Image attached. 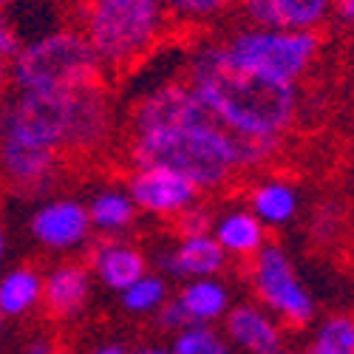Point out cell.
<instances>
[{
	"label": "cell",
	"instance_id": "cell-31",
	"mask_svg": "<svg viewBox=\"0 0 354 354\" xmlns=\"http://www.w3.org/2000/svg\"><path fill=\"white\" fill-rule=\"evenodd\" d=\"M9 80H12V66H6V63H0V97H3V91H6V85H9Z\"/></svg>",
	"mask_w": 354,
	"mask_h": 354
},
{
	"label": "cell",
	"instance_id": "cell-26",
	"mask_svg": "<svg viewBox=\"0 0 354 354\" xmlns=\"http://www.w3.org/2000/svg\"><path fill=\"white\" fill-rule=\"evenodd\" d=\"M213 337H216V332L210 326H204V323H193V326L182 329V335L176 337L173 354H201Z\"/></svg>",
	"mask_w": 354,
	"mask_h": 354
},
{
	"label": "cell",
	"instance_id": "cell-36",
	"mask_svg": "<svg viewBox=\"0 0 354 354\" xmlns=\"http://www.w3.org/2000/svg\"><path fill=\"white\" fill-rule=\"evenodd\" d=\"M0 255H3V232H0Z\"/></svg>",
	"mask_w": 354,
	"mask_h": 354
},
{
	"label": "cell",
	"instance_id": "cell-5",
	"mask_svg": "<svg viewBox=\"0 0 354 354\" xmlns=\"http://www.w3.org/2000/svg\"><path fill=\"white\" fill-rule=\"evenodd\" d=\"M20 91H74L102 80V63L82 35L57 32L20 48L12 66Z\"/></svg>",
	"mask_w": 354,
	"mask_h": 354
},
{
	"label": "cell",
	"instance_id": "cell-1",
	"mask_svg": "<svg viewBox=\"0 0 354 354\" xmlns=\"http://www.w3.org/2000/svg\"><path fill=\"white\" fill-rule=\"evenodd\" d=\"M187 85L218 125L235 136L283 142V136L298 125L301 88L227 66L218 46L204 48L196 57Z\"/></svg>",
	"mask_w": 354,
	"mask_h": 354
},
{
	"label": "cell",
	"instance_id": "cell-38",
	"mask_svg": "<svg viewBox=\"0 0 354 354\" xmlns=\"http://www.w3.org/2000/svg\"><path fill=\"white\" fill-rule=\"evenodd\" d=\"M0 190H3V185H0Z\"/></svg>",
	"mask_w": 354,
	"mask_h": 354
},
{
	"label": "cell",
	"instance_id": "cell-29",
	"mask_svg": "<svg viewBox=\"0 0 354 354\" xmlns=\"http://www.w3.org/2000/svg\"><path fill=\"white\" fill-rule=\"evenodd\" d=\"M335 23H340L343 28H351L354 32V0H335Z\"/></svg>",
	"mask_w": 354,
	"mask_h": 354
},
{
	"label": "cell",
	"instance_id": "cell-13",
	"mask_svg": "<svg viewBox=\"0 0 354 354\" xmlns=\"http://www.w3.org/2000/svg\"><path fill=\"white\" fill-rule=\"evenodd\" d=\"M227 340L244 354H278L286 348V329L261 304H239L227 312Z\"/></svg>",
	"mask_w": 354,
	"mask_h": 354
},
{
	"label": "cell",
	"instance_id": "cell-3",
	"mask_svg": "<svg viewBox=\"0 0 354 354\" xmlns=\"http://www.w3.org/2000/svg\"><path fill=\"white\" fill-rule=\"evenodd\" d=\"M224 63L258 74L263 80L301 85L323 54V37L317 32H278V28L244 26L224 43H218Z\"/></svg>",
	"mask_w": 354,
	"mask_h": 354
},
{
	"label": "cell",
	"instance_id": "cell-9",
	"mask_svg": "<svg viewBox=\"0 0 354 354\" xmlns=\"http://www.w3.org/2000/svg\"><path fill=\"white\" fill-rule=\"evenodd\" d=\"M111 136V102L105 80L71 91V128L60 151L63 159H91Z\"/></svg>",
	"mask_w": 354,
	"mask_h": 354
},
{
	"label": "cell",
	"instance_id": "cell-24",
	"mask_svg": "<svg viewBox=\"0 0 354 354\" xmlns=\"http://www.w3.org/2000/svg\"><path fill=\"white\" fill-rule=\"evenodd\" d=\"M162 9H170L182 20H213L232 9H239L241 0H159Z\"/></svg>",
	"mask_w": 354,
	"mask_h": 354
},
{
	"label": "cell",
	"instance_id": "cell-15",
	"mask_svg": "<svg viewBox=\"0 0 354 354\" xmlns=\"http://www.w3.org/2000/svg\"><path fill=\"white\" fill-rule=\"evenodd\" d=\"M88 227H91V216H88V210L77 201L46 204L32 218L35 235L46 247H54V250H66V247L80 244L88 235Z\"/></svg>",
	"mask_w": 354,
	"mask_h": 354
},
{
	"label": "cell",
	"instance_id": "cell-32",
	"mask_svg": "<svg viewBox=\"0 0 354 354\" xmlns=\"http://www.w3.org/2000/svg\"><path fill=\"white\" fill-rule=\"evenodd\" d=\"M94 354H128L122 346H102V348H97Z\"/></svg>",
	"mask_w": 354,
	"mask_h": 354
},
{
	"label": "cell",
	"instance_id": "cell-16",
	"mask_svg": "<svg viewBox=\"0 0 354 354\" xmlns=\"http://www.w3.org/2000/svg\"><path fill=\"white\" fill-rule=\"evenodd\" d=\"M88 301V267L85 263H63L43 286V315L48 320H68Z\"/></svg>",
	"mask_w": 354,
	"mask_h": 354
},
{
	"label": "cell",
	"instance_id": "cell-10",
	"mask_svg": "<svg viewBox=\"0 0 354 354\" xmlns=\"http://www.w3.org/2000/svg\"><path fill=\"white\" fill-rule=\"evenodd\" d=\"M57 167H60L57 151L0 133V185L3 190L32 196L51 182Z\"/></svg>",
	"mask_w": 354,
	"mask_h": 354
},
{
	"label": "cell",
	"instance_id": "cell-34",
	"mask_svg": "<svg viewBox=\"0 0 354 354\" xmlns=\"http://www.w3.org/2000/svg\"><path fill=\"white\" fill-rule=\"evenodd\" d=\"M278 354H304V351H298V348H289V346H286V348H281Z\"/></svg>",
	"mask_w": 354,
	"mask_h": 354
},
{
	"label": "cell",
	"instance_id": "cell-39",
	"mask_svg": "<svg viewBox=\"0 0 354 354\" xmlns=\"http://www.w3.org/2000/svg\"><path fill=\"white\" fill-rule=\"evenodd\" d=\"M85 3H88V0H85Z\"/></svg>",
	"mask_w": 354,
	"mask_h": 354
},
{
	"label": "cell",
	"instance_id": "cell-4",
	"mask_svg": "<svg viewBox=\"0 0 354 354\" xmlns=\"http://www.w3.org/2000/svg\"><path fill=\"white\" fill-rule=\"evenodd\" d=\"M159 0H88L85 40L97 51L100 63L128 68L151 48L159 35Z\"/></svg>",
	"mask_w": 354,
	"mask_h": 354
},
{
	"label": "cell",
	"instance_id": "cell-21",
	"mask_svg": "<svg viewBox=\"0 0 354 354\" xmlns=\"http://www.w3.org/2000/svg\"><path fill=\"white\" fill-rule=\"evenodd\" d=\"M179 304L187 312L190 323H204V326H207L210 320L224 317L230 312V292L218 281L201 278V281H196V283L182 289Z\"/></svg>",
	"mask_w": 354,
	"mask_h": 354
},
{
	"label": "cell",
	"instance_id": "cell-27",
	"mask_svg": "<svg viewBox=\"0 0 354 354\" xmlns=\"http://www.w3.org/2000/svg\"><path fill=\"white\" fill-rule=\"evenodd\" d=\"M17 54H20V40H17V35H15L12 23H9L3 15H0V63L15 66Z\"/></svg>",
	"mask_w": 354,
	"mask_h": 354
},
{
	"label": "cell",
	"instance_id": "cell-33",
	"mask_svg": "<svg viewBox=\"0 0 354 354\" xmlns=\"http://www.w3.org/2000/svg\"><path fill=\"white\" fill-rule=\"evenodd\" d=\"M139 354H167V351L165 348H142Z\"/></svg>",
	"mask_w": 354,
	"mask_h": 354
},
{
	"label": "cell",
	"instance_id": "cell-23",
	"mask_svg": "<svg viewBox=\"0 0 354 354\" xmlns=\"http://www.w3.org/2000/svg\"><path fill=\"white\" fill-rule=\"evenodd\" d=\"M91 221L102 230H120L125 224H131L133 218V204L131 198H125L122 193H102L94 198L91 204Z\"/></svg>",
	"mask_w": 354,
	"mask_h": 354
},
{
	"label": "cell",
	"instance_id": "cell-18",
	"mask_svg": "<svg viewBox=\"0 0 354 354\" xmlns=\"http://www.w3.org/2000/svg\"><path fill=\"white\" fill-rule=\"evenodd\" d=\"M167 270L182 278H213L224 272L227 252L213 235H193L179 244V250L165 258Z\"/></svg>",
	"mask_w": 354,
	"mask_h": 354
},
{
	"label": "cell",
	"instance_id": "cell-17",
	"mask_svg": "<svg viewBox=\"0 0 354 354\" xmlns=\"http://www.w3.org/2000/svg\"><path fill=\"white\" fill-rule=\"evenodd\" d=\"M213 239L221 244L227 258L241 261L244 267L263 250V244L270 241L267 239V227H263L247 207H235V210L218 216Z\"/></svg>",
	"mask_w": 354,
	"mask_h": 354
},
{
	"label": "cell",
	"instance_id": "cell-6",
	"mask_svg": "<svg viewBox=\"0 0 354 354\" xmlns=\"http://www.w3.org/2000/svg\"><path fill=\"white\" fill-rule=\"evenodd\" d=\"M247 283L261 304L286 332H304L317 320V301L304 283L292 255L278 244L267 241L263 250L244 267Z\"/></svg>",
	"mask_w": 354,
	"mask_h": 354
},
{
	"label": "cell",
	"instance_id": "cell-28",
	"mask_svg": "<svg viewBox=\"0 0 354 354\" xmlns=\"http://www.w3.org/2000/svg\"><path fill=\"white\" fill-rule=\"evenodd\" d=\"M159 323L165 329H176V326H193L190 323V317H187V312L182 309V304L176 301V304H165L162 306V312H159Z\"/></svg>",
	"mask_w": 354,
	"mask_h": 354
},
{
	"label": "cell",
	"instance_id": "cell-7",
	"mask_svg": "<svg viewBox=\"0 0 354 354\" xmlns=\"http://www.w3.org/2000/svg\"><path fill=\"white\" fill-rule=\"evenodd\" d=\"M71 128V91H23L0 120V133L20 142L63 151Z\"/></svg>",
	"mask_w": 354,
	"mask_h": 354
},
{
	"label": "cell",
	"instance_id": "cell-12",
	"mask_svg": "<svg viewBox=\"0 0 354 354\" xmlns=\"http://www.w3.org/2000/svg\"><path fill=\"white\" fill-rule=\"evenodd\" d=\"M128 185H131V196L136 201V207L156 216H173V218L185 213L187 207H193L201 193L185 176L165 167H139Z\"/></svg>",
	"mask_w": 354,
	"mask_h": 354
},
{
	"label": "cell",
	"instance_id": "cell-19",
	"mask_svg": "<svg viewBox=\"0 0 354 354\" xmlns=\"http://www.w3.org/2000/svg\"><path fill=\"white\" fill-rule=\"evenodd\" d=\"M94 270L111 289H131L136 281L145 278V255L125 244H100L91 255Z\"/></svg>",
	"mask_w": 354,
	"mask_h": 354
},
{
	"label": "cell",
	"instance_id": "cell-2",
	"mask_svg": "<svg viewBox=\"0 0 354 354\" xmlns=\"http://www.w3.org/2000/svg\"><path fill=\"white\" fill-rule=\"evenodd\" d=\"M281 142H258L230 133L224 125H190L133 133L131 159L139 167H165L198 190H224L244 170L270 165Z\"/></svg>",
	"mask_w": 354,
	"mask_h": 354
},
{
	"label": "cell",
	"instance_id": "cell-30",
	"mask_svg": "<svg viewBox=\"0 0 354 354\" xmlns=\"http://www.w3.org/2000/svg\"><path fill=\"white\" fill-rule=\"evenodd\" d=\"M201 354H232V348L227 346V340H221V337L216 335V337L207 343V348H204Z\"/></svg>",
	"mask_w": 354,
	"mask_h": 354
},
{
	"label": "cell",
	"instance_id": "cell-14",
	"mask_svg": "<svg viewBox=\"0 0 354 354\" xmlns=\"http://www.w3.org/2000/svg\"><path fill=\"white\" fill-rule=\"evenodd\" d=\"M247 210L267 227H286L301 213V193L283 176H267L247 187Z\"/></svg>",
	"mask_w": 354,
	"mask_h": 354
},
{
	"label": "cell",
	"instance_id": "cell-22",
	"mask_svg": "<svg viewBox=\"0 0 354 354\" xmlns=\"http://www.w3.org/2000/svg\"><path fill=\"white\" fill-rule=\"evenodd\" d=\"M43 295V278L35 267H20L0 281V315L17 317L35 306Z\"/></svg>",
	"mask_w": 354,
	"mask_h": 354
},
{
	"label": "cell",
	"instance_id": "cell-25",
	"mask_svg": "<svg viewBox=\"0 0 354 354\" xmlns=\"http://www.w3.org/2000/svg\"><path fill=\"white\" fill-rule=\"evenodd\" d=\"M162 298H165V286L156 278H142L131 289H125V306L131 312H147V309L159 306Z\"/></svg>",
	"mask_w": 354,
	"mask_h": 354
},
{
	"label": "cell",
	"instance_id": "cell-37",
	"mask_svg": "<svg viewBox=\"0 0 354 354\" xmlns=\"http://www.w3.org/2000/svg\"><path fill=\"white\" fill-rule=\"evenodd\" d=\"M57 354H66V348H63V351H57Z\"/></svg>",
	"mask_w": 354,
	"mask_h": 354
},
{
	"label": "cell",
	"instance_id": "cell-11",
	"mask_svg": "<svg viewBox=\"0 0 354 354\" xmlns=\"http://www.w3.org/2000/svg\"><path fill=\"white\" fill-rule=\"evenodd\" d=\"M250 26L278 32H317L335 15V0H241Z\"/></svg>",
	"mask_w": 354,
	"mask_h": 354
},
{
	"label": "cell",
	"instance_id": "cell-8",
	"mask_svg": "<svg viewBox=\"0 0 354 354\" xmlns=\"http://www.w3.org/2000/svg\"><path fill=\"white\" fill-rule=\"evenodd\" d=\"M218 122L216 116L204 108L196 91L187 82H167L145 94L131 111V131H167V128H190V125H210Z\"/></svg>",
	"mask_w": 354,
	"mask_h": 354
},
{
	"label": "cell",
	"instance_id": "cell-20",
	"mask_svg": "<svg viewBox=\"0 0 354 354\" xmlns=\"http://www.w3.org/2000/svg\"><path fill=\"white\" fill-rule=\"evenodd\" d=\"M304 354H354V312L320 315L306 335Z\"/></svg>",
	"mask_w": 354,
	"mask_h": 354
},
{
	"label": "cell",
	"instance_id": "cell-35",
	"mask_svg": "<svg viewBox=\"0 0 354 354\" xmlns=\"http://www.w3.org/2000/svg\"><path fill=\"white\" fill-rule=\"evenodd\" d=\"M9 3H12V0H0V9H6Z\"/></svg>",
	"mask_w": 354,
	"mask_h": 354
}]
</instances>
